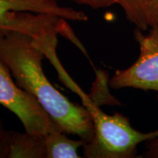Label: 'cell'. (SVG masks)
<instances>
[{
    "instance_id": "cell-8",
    "label": "cell",
    "mask_w": 158,
    "mask_h": 158,
    "mask_svg": "<svg viewBox=\"0 0 158 158\" xmlns=\"http://www.w3.org/2000/svg\"><path fill=\"white\" fill-rule=\"evenodd\" d=\"M62 130H54L44 135L45 158H79L78 149L85 143L69 138Z\"/></svg>"
},
{
    "instance_id": "cell-7",
    "label": "cell",
    "mask_w": 158,
    "mask_h": 158,
    "mask_svg": "<svg viewBox=\"0 0 158 158\" xmlns=\"http://www.w3.org/2000/svg\"><path fill=\"white\" fill-rule=\"evenodd\" d=\"M117 4L137 29L143 31L158 27V0H117Z\"/></svg>"
},
{
    "instance_id": "cell-9",
    "label": "cell",
    "mask_w": 158,
    "mask_h": 158,
    "mask_svg": "<svg viewBox=\"0 0 158 158\" xmlns=\"http://www.w3.org/2000/svg\"><path fill=\"white\" fill-rule=\"evenodd\" d=\"M77 4L86 5L93 9H101L108 7L117 4V0H73Z\"/></svg>"
},
{
    "instance_id": "cell-10",
    "label": "cell",
    "mask_w": 158,
    "mask_h": 158,
    "mask_svg": "<svg viewBox=\"0 0 158 158\" xmlns=\"http://www.w3.org/2000/svg\"><path fill=\"white\" fill-rule=\"evenodd\" d=\"M145 152L142 154L141 157L158 158V137L146 142Z\"/></svg>"
},
{
    "instance_id": "cell-3",
    "label": "cell",
    "mask_w": 158,
    "mask_h": 158,
    "mask_svg": "<svg viewBox=\"0 0 158 158\" xmlns=\"http://www.w3.org/2000/svg\"><path fill=\"white\" fill-rule=\"evenodd\" d=\"M62 19L86 21L88 17L83 11L59 5L57 0H0V31L24 33L41 46L57 36Z\"/></svg>"
},
{
    "instance_id": "cell-11",
    "label": "cell",
    "mask_w": 158,
    "mask_h": 158,
    "mask_svg": "<svg viewBox=\"0 0 158 158\" xmlns=\"http://www.w3.org/2000/svg\"><path fill=\"white\" fill-rule=\"evenodd\" d=\"M5 128L3 127V124H2V122L1 118H0V141H1L2 138L3 136V134L5 133Z\"/></svg>"
},
{
    "instance_id": "cell-6",
    "label": "cell",
    "mask_w": 158,
    "mask_h": 158,
    "mask_svg": "<svg viewBox=\"0 0 158 158\" xmlns=\"http://www.w3.org/2000/svg\"><path fill=\"white\" fill-rule=\"evenodd\" d=\"M0 158H45L44 136L5 130L0 141Z\"/></svg>"
},
{
    "instance_id": "cell-1",
    "label": "cell",
    "mask_w": 158,
    "mask_h": 158,
    "mask_svg": "<svg viewBox=\"0 0 158 158\" xmlns=\"http://www.w3.org/2000/svg\"><path fill=\"white\" fill-rule=\"evenodd\" d=\"M44 58L42 47L33 37L18 31H0V59L18 86L36 99L64 133L89 143L94 135L89 111L71 102L51 84L43 70Z\"/></svg>"
},
{
    "instance_id": "cell-5",
    "label": "cell",
    "mask_w": 158,
    "mask_h": 158,
    "mask_svg": "<svg viewBox=\"0 0 158 158\" xmlns=\"http://www.w3.org/2000/svg\"><path fill=\"white\" fill-rule=\"evenodd\" d=\"M134 37L139 45V56L128 68L116 70L108 81L109 86L114 89L154 91L158 99V27L152 28L147 35L137 29Z\"/></svg>"
},
{
    "instance_id": "cell-4",
    "label": "cell",
    "mask_w": 158,
    "mask_h": 158,
    "mask_svg": "<svg viewBox=\"0 0 158 158\" xmlns=\"http://www.w3.org/2000/svg\"><path fill=\"white\" fill-rule=\"evenodd\" d=\"M0 105L19 118L27 133L44 136L54 130H62L36 99L18 86L1 59Z\"/></svg>"
},
{
    "instance_id": "cell-2",
    "label": "cell",
    "mask_w": 158,
    "mask_h": 158,
    "mask_svg": "<svg viewBox=\"0 0 158 158\" xmlns=\"http://www.w3.org/2000/svg\"><path fill=\"white\" fill-rule=\"evenodd\" d=\"M73 90L81 98L94 124L93 138L89 143L83 146L84 157H135L140 143L158 137V130L150 133L138 131L132 127L127 116L117 112L108 115L78 86Z\"/></svg>"
}]
</instances>
